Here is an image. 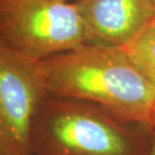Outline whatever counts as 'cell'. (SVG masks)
<instances>
[{
	"label": "cell",
	"instance_id": "obj_10",
	"mask_svg": "<svg viewBox=\"0 0 155 155\" xmlns=\"http://www.w3.org/2000/svg\"><path fill=\"white\" fill-rule=\"evenodd\" d=\"M152 1H153V4H154V6H155V0H152Z\"/></svg>",
	"mask_w": 155,
	"mask_h": 155
},
{
	"label": "cell",
	"instance_id": "obj_6",
	"mask_svg": "<svg viewBox=\"0 0 155 155\" xmlns=\"http://www.w3.org/2000/svg\"><path fill=\"white\" fill-rule=\"evenodd\" d=\"M122 48L138 70L155 85V18Z\"/></svg>",
	"mask_w": 155,
	"mask_h": 155
},
{
	"label": "cell",
	"instance_id": "obj_7",
	"mask_svg": "<svg viewBox=\"0 0 155 155\" xmlns=\"http://www.w3.org/2000/svg\"><path fill=\"white\" fill-rule=\"evenodd\" d=\"M145 155H155V131H154V134L152 136V139H151L149 148H148L147 152Z\"/></svg>",
	"mask_w": 155,
	"mask_h": 155
},
{
	"label": "cell",
	"instance_id": "obj_4",
	"mask_svg": "<svg viewBox=\"0 0 155 155\" xmlns=\"http://www.w3.org/2000/svg\"><path fill=\"white\" fill-rule=\"evenodd\" d=\"M48 95L43 60L0 38V155H32L30 129Z\"/></svg>",
	"mask_w": 155,
	"mask_h": 155
},
{
	"label": "cell",
	"instance_id": "obj_2",
	"mask_svg": "<svg viewBox=\"0 0 155 155\" xmlns=\"http://www.w3.org/2000/svg\"><path fill=\"white\" fill-rule=\"evenodd\" d=\"M155 130L91 102L49 94L30 129L32 155H145Z\"/></svg>",
	"mask_w": 155,
	"mask_h": 155
},
{
	"label": "cell",
	"instance_id": "obj_9",
	"mask_svg": "<svg viewBox=\"0 0 155 155\" xmlns=\"http://www.w3.org/2000/svg\"><path fill=\"white\" fill-rule=\"evenodd\" d=\"M60 1H64V2H78L80 0H60Z\"/></svg>",
	"mask_w": 155,
	"mask_h": 155
},
{
	"label": "cell",
	"instance_id": "obj_1",
	"mask_svg": "<svg viewBox=\"0 0 155 155\" xmlns=\"http://www.w3.org/2000/svg\"><path fill=\"white\" fill-rule=\"evenodd\" d=\"M43 64L49 94L91 102L124 121L151 127L155 85L121 46L86 43Z\"/></svg>",
	"mask_w": 155,
	"mask_h": 155
},
{
	"label": "cell",
	"instance_id": "obj_5",
	"mask_svg": "<svg viewBox=\"0 0 155 155\" xmlns=\"http://www.w3.org/2000/svg\"><path fill=\"white\" fill-rule=\"evenodd\" d=\"M91 42L124 46L155 18L152 0H80L75 2Z\"/></svg>",
	"mask_w": 155,
	"mask_h": 155
},
{
	"label": "cell",
	"instance_id": "obj_8",
	"mask_svg": "<svg viewBox=\"0 0 155 155\" xmlns=\"http://www.w3.org/2000/svg\"><path fill=\"white\" fill-rule=\"evenodd\" d=\"M150 125L155 130V100L152 105V109H151V117H150Z\"/></svg>",
	"mask_w": 155,
	"mask_h": 155
},
{
	"label": "cell",
	"instance_id": "obj_3",
	"mask_svg": "<svg viewBox=\"0 0 155 155\" xmlns=\"http://www.w3.org/2000/svg\"><path fill=\"white\" fill-rule=\"evenodd\" d=\"M0 38L39 60L91 43L76 3L60 0H0Z\"/></svg>",
	"mask_w": 155,
	"mask_h": 155
}]
</instances>
